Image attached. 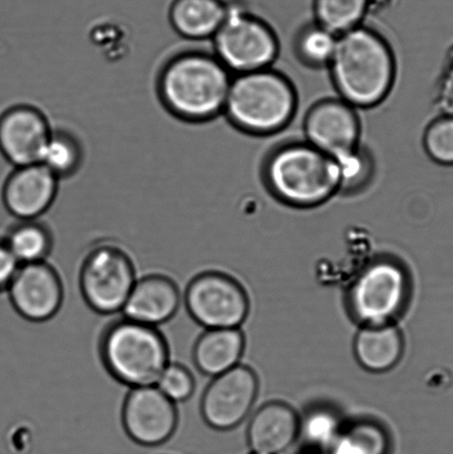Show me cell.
I'll use <instances>...</instances> for the list:
<instances>
[{"instance_id": "obj_1", "label": "cell", "mask_w": 453, "mask_h": 454, "mask_svg": "<svg viewBox=\"0 0 453 454\" xmlns=\"http://www.w3.org/2000/svg\"><path fill=\"white\" fill-rule=\"evenodd\" d=\"M232 78L215 53H176L160 71L159 98L164 108L182 121H211L224 113Z\"/></svg>"}, {"instance_id": "obj_2", "label": "cell", "mask_w": 453, "mask_h": 454, "mask_svg": "<svg viewBox=\"0 0 453 454\" xmlns=\"http://www.w3.org/2000/svg\"><path fill=\"white\" fill-rule=\"evenodd\" d=\"M341 99L354 108H371L392 91L396 62L389 44L366 27L339 35L330 66Z\"/></svg>"}, {"instance_id": "obj_3", "label": "cell", "mask_w": 453, "mask_h": 454, "mask_svg": "<svg viewBox=\"0 0 453 454\" xmlns=\"http://www.w3.org/2000/svg\"><path fill=\"white\" fill-rule=\"evenodd\" d=\"M264 179L270 192L288 206H321L340 193L339 164L309 142L279 146L266 160Z\"/></svg>"}, {"instance_id": "obj_4", "label": "cell", "mask_w": 453, "mask_h": 454, "mask_svg": "<svg viewBox=\"0 0 453 454\" xmlns=\"http://www.w3.org/2000/svg\"><path fill=\"white\" fill-rule=\"evenodd\" d=\"M296 108V91L290 80L268 68L235 74L223 114L239 130L269 136L285 128Z\"/></svg>"}, {"instance_id": "obj_5", "label": "cell", "mask_w": 453, "mask_h": 454, "mask_svg": "<svg viewBox=\"0 0 453 454\" xmlns=\"http://www.w3.org/2000/svg\"><path fill=\"white\" fill-rule=\"evenodd\" d=\"M99 353L106 371L120 384L153 386L170 363L166 337L158 327L123 317L102 333Z\"/></svg>"}, {"instance_id": "obj_6", "label": "cell", "mask_w": 453, "mask_h": 454, "mask_svg": "<svg viewBox=\"0 0 453 454\" xmlns=\"http://www.w3.org/2000/svg\"><path fill=\"white\" fill-rule=\"evenodd\" d=\"M410 278L398 262L379 258L365 267L349 288L350 315L363 326L393 324L410 298Z\"/></svg>"}, {"instance_id": "obj_7", "label": "cell", "mask_w": 453, "mask_h": 454, "mask_svg": "<svg viewBox=\"0 0 453 454\" xmlns=\"http://www.w3.org/2000/svg\"><path fill=\"white\" fill-rule=\"evenodd\" d=\"M228 15L215 37V55L230 74L270 68L278 55V40L261 18L228 4Z\"/></svg>"}, {"instance_id": "obj_8", "label": "cell", "mask_w": 453, "mask_h": 454, "mask_svg": "<svg viewBox=\"0 0 453 454\" xmlns=\"http://www.w3.org/2000/svg\"><path fill=\"white\" fill-rule=\"evenodd\" d=\"M131 257L114 245H100L89 252L80 269L79 286L86 304L97 314L122 311L137 282Z\"/></svg>"}, {"instance_id": "obj_9", "label": "cell", "mask_w": 453, "mask_h": 454, "mask_svg": "<svg viewBox=\"0 0 453 454\" xmlns=\"http://www.w3.org/2000/svg\"><path fill=\"white\" fill-rule=\"evenodd\" d=\"M184 304L191 318L206 329L239 328L250 311V301L242 285L213 270L191 279Z\"/></svg>"}, {"instance_id": "obj_10", "label": "cell", "mask_w": 453, "mask_h": 454, "mask_svg": "<svg viewBox=\"0 0 453 454\" xmlns=\"http://www.w3.org/2000/svg\"><path fill=\"white\" fill-rule=\"evenodd\" d=\"M259 380L246 366H238L213 378L201 400L203 420L212 429L237 428L250 415L254 406Z\"/></svg>"}, {"instance_id": "obj_11", "label": "cell", "mask_w": 453, "mask_h": 454, "mask_svg": "<svg viewBox=\"0 0 453 454\" xmlns=\"http://www.w3.org/2000/svg\"><path fill=\"white\" fill-rule=\"evenodd\" d=\"M121 418L128 437L144 447L166 443L179 424L176 404L155 385L131 388L124 399Z\"/></svg>"}, {"instance_id": "obj_12", "label": "cell", "mask_w": 453, "mask_h": 454, "mask_svg": "<svg viewBox=\"0 0 453 454\" xmlns=\"http://www.w3.org/2000/svg\"><path fill=\"white\" fill-rule=\"evenodd\" d=\"M6 292L16 313L31 323L55 317L65 297L59 274L46 261L18 267Z\"/></svg>"}, {"instance_id": "obj_13", "label": "cell", "mask_w": 453, "mask_h": 454, "mask_svg": "<svg viewBox=\"0 0 453 454\" xmlns=\"http://www.w3.org/2000/svg\"><path fill=\"white\" fill-rule=\"evenodd\" d=\"M306 142L335 161L361 148V122L353 106L343 99L312 106L305 118Z\"/></svg>"}, {"instance_id": "obj_14", "label": "cell", "mask_w": 453, "mask_h": 454, "mask_svg": "<svg viewBox=\"0 0 453 454\" xmlns=\"http://www.w3.org/2000/svg\"><path fill=\"white\" fill-rule=\"evenodd\" d=\"M52 130L42 110L12 106L0 115V153L15 168L39 163Z\"/></svg>"}, {"instance_id": "obj_15", "label": "cell", "mask_w": 453, "mask_h": 454, "mask_svg": "<svg viewBox=\"0 0 453 454\" xmlns=\"http://www.w3.org/2000/svg\"><path fill=\"white\" fill-rule=\"evenodd\" d=\"M59 181L40 163L15 168L4 182V207L20 221L38 220L55 202Z\"/></svg>"}, {"instance_id": "obj_16", "label": "cell", "mask_w": 453, "mask_h": 454, "mask_svg": "<svg viewBox=\"0 0 453 454\" xmlns=\"http://www.w3.org/2000/svg\"><path fill=\"white\" fill-rule=\"evenodd\" d=\"M181 302L180 288L175 280L161 274L146 275L137 279L123 307V317L158 327L175 317Z\"/></svg>"}, {"instance_id": "obj_17", "label": "cell", "mask_w": 453, "mask_h": 454, "mask_svg": "<svg viewBox=\"0 0 453 454\" xmlns=\"http://www.w3.org/2000/svg\"><path fill=\"white\" fill-rule=\"evenodd\" d=\"M300 428L301 419L294 409L278 402L266 403L252 417L248 446L254 453H282L294 443Z\"/></svg>"}, {"instance_id": "obj_18", "label": "cell", "mask_w": 453, "mask_h": 454, "mask_svg": "<svg viewBox=\"0 0 453 454\" xmlns=\"http://www.w3.org/2000/svg\"><path fill=\"white\" fill-rule=\"evenodd\" d=\"M246 338L239 328L206 329L193 347L195 367L203 375L215 378L239 364Z\"/></svg>"}, {"instance_id": "obj_19", "label": "cell", "mask_w": 453, "mask_h": 454, "mask_svg": "<svg viewBox=\"0 0 453 454\" xmlns=\"http://www.w3.org/2000/svg\"><path fill=\"white\" fill-rule=\"evenodd\" d=\"M405 350L402 331L394 324L363 326L354 340L357 362L367 372L383 373L401 362Z\"/></svg>"}, {"instance_id": "obj_20", "label": "cell", "mask_w": 453, "mask_h": 454, "mask_svg": "<svg viewBox=\"0 0 453 454\" xmlns=\"http://www.w3.org/2000/svg\"><path fill=\"white\" fill-rule=\"evenodd\" d=\"M223 0H173L170 22L173 29L185 39H213L228 15Z\"/></svg>"}, {"instance_id": "obj_21", "label": "cell", "mask_w": 453, "mask_h": 454, "mask_svg": "<svg viewBox=\"0 0 453 454\" xmlns=\"http://www.w3.org/2000/svg\"><path fill=\"white\" fill-rule=\"evenodd\" d=\"M4 239L20 265L46 261L53 245L51 230L38 220L20 221Z\"/></svg>"}, {"instance_id": "obj_22", "label": "cell", "mask_w": 453, "mask_h": 454, "mask_svg": "<svg viewBox=\"0 0 453 454\" xmlns=\"http://www.w3.org/2000/svg\"><path fill=\"white\" fill-rule=\"evenodd\" d=\"M83 158L82 145L77 137L68 131L52 130L39 163L61 180L74 176L82 168Z\"/></svg>"}, {"instance_id": "obj_23", "label": "cell", "mask_w": 453, "mask_h": 454, "mask_svg": "<svg viewBox=\"0 0 453 454\" xmlns=\"http://www.w3.org/2000/svg\"><path fill=\"white\" fill-rule=\"evenodd\" d=\"M371 0H315L316 24L337 35L362 25Z\"/></svg>"}, {"instance_id": "obj_24", "label": "cell", "mask_w": 453, "mask_h": 454, "mask_svg": "<svg viewBox=\"0 0 453 454\" xmlns=\"http://www.w3.org/2000/svg\"><path fill=\"white\" fill-rule=\"evenodd\" d=\"M388 448L389 438L383 427L363 420L340 431L332 454H386Z\"/></svg>"}, {"instance_id": "obj_25", "label": "cell", "mask_w": 453, "mask_h": 454, "mask_svg": "<svg viewBox=\"0 0 453 454\" xmlns=\"http://www.w3.org/2000/svg\"><path fill=\"white\" fill-rule=\"evenodd\" d=\"M339 35L315 24L305 27L296 39V52L305 65L321 68L330 66L337 46Z\"/></svg>"}, {"instance_id": "obj_26", "label": "cell", "mask_w": 453, "mask_h": 454, "mask_svg": "<svg viewBox=\"0 0 453 454\" xmlns=\"http://www.w3.org/2000/svg\"><path fill=\"white\" fill-rule=\"evenodd\" d=\"M340 168V193L355 194L365 189L374 176L375 162L366 149L359 148L336 161Z\"/></svg>"}, {"instance_id": "obj_27", "label": "cell", "mask_w": 453, "mask_h": 454, "mask_svg": "<svg viewBox=\"0 0 453 454\" xmlns=\"http://www.w3.org/2000/svg\"><path fill=\"white\" fill-rule=\"evenodd\" d=\"M155 386L167 398L176 404L188 402L192 397L197 384L192 372L184 364L168 363Z\"/></svg>"}, {"instance_id": "obj_28", "label": "cell", "mask_w": 453, "mask_h": 454, "mask_svg": "<svg viewBox=\"0 0 453 454\" xmlns=\"http://www.w3.org/2000/svg\"><path fill=\"white\" fill-rule=\"evenodd\" d=\"M425 148L429 157L441 164H453V118L433 122L425 135Z\"/></svg>"}, {"instance_id": "obj_29", "label": "cell", "mask_w": 453, "mask_h": 454, "mask_svg": "<svg viewBox=\"0 0 453 454\" xmlns=\"http://www.w3.org/2000/svg\"><path fill=\"white\" fill-rule=\"evenodd\" d=\"M303 431L305 437L310 442H335L340 433L339 418L328 411H310L308 416L301 421L300 434Z\"/></svg>"}, {"instance_id": "obj_30", "label": "cell", "mask_w": 453, "mask_h": 454, "mask_svg": "<svg viewBox=\"0 0 453 454\" xmlns=\"http://www.w3.org/2000/svg\"><path fill=\"white\" fill-rule=\"evenodd\" d=\"M20 266L4 239H0V293L7 291Z\"/></svg>"}, {"instance_id": "obj_31", "label": "cell", "mask_w": 453, "mask_h": 454, "mask_svg": "<svg viewBox=\"0 0 453 454\" xmlns=\"http://www.w3.org/2000/svg\"><path fill=\"white\" fill-rule=\"evenodd\" d=\"M252 454H259V453H254V452H253Z\"/></svg>"}]
</instances>
